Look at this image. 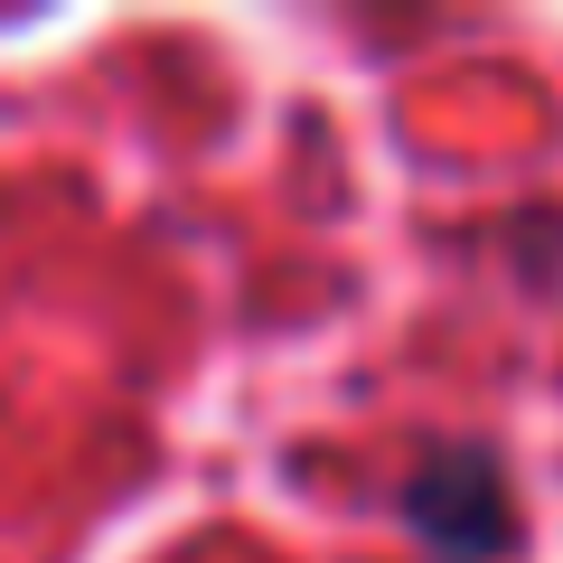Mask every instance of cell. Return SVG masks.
Returning a JSON list of instances; mask_svg holds the SVG:
<instances>
[{
    "label": "cell",
    "instance_id": "6da1fadb",
    "mask_svg": "<svg viewBox=\"0 0 563 563\" xmlns=\"http://www.w3.org/2000/svg\"><path fill=\"white\" fill-rule=\"evenodd\" d=\"M404 526H413L432 554L451 563H498L517 544V498H507V470L488 451H432V461L404 479Z\"/></svg>",
    "mask_w": 563,
    "mask_h": 563
}]
</instances>
